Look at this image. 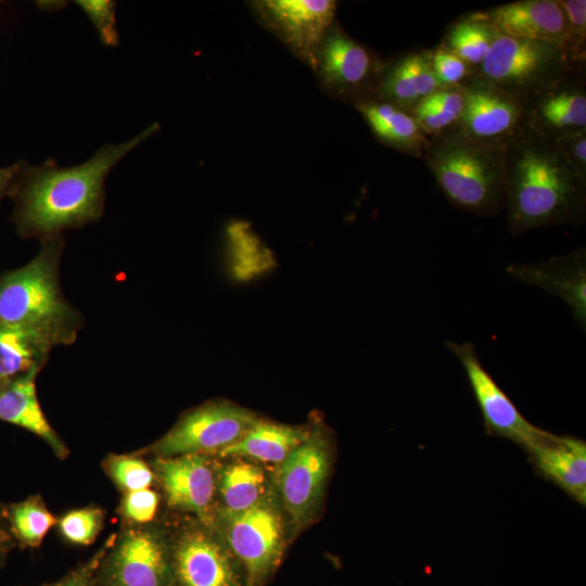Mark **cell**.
<instances>
[{
	"instance_id": "cell-38",
	"label": "cell",
	"mask_w": 586,
	"mask_h": 586,
	"mask_svg": "<svg viewBox=\"0 0 586 586\" xmlns=\"http://www.w3.org/2000/svg\"><path fill=\"white\" fill-rule=\"evenodd\" d=\"M15 546L16 543L3 515V504H0V570L5 565L9 553Z\"/></svg>"
},
{
	"instance_id": "cell-11",
	"label": "cell",
	"mask_w": 586,
	"mask_h": 586,
	"mask_svg": "<svg viewBox=\"0 0 586 586\" xmlns=\"http://www.w3.org/2000/svg\"><path fill=\"white\" fill-rule=\"evenodd\" d=\"M463 367L471 391L480 408L486 434L510 440L523 450L543 429L532 424L519 411L504 390L483 367L470 342H445Z\"/></svg>"
},
{
	"instance_id": "cell-15",
	"label": "cell",
	"mask_w": 586,
	"mask_h": 586,
	"mask_svg": "<svg viewBox=\"0 0 586 586\" xmlns=\"http://www.w3.org/2000/svg\"><path fill=\"white\" fill-rule=\"evenodd\" d=\"M536 474L586 505V443L572 435L542 430L524 449Z\"/></svg>"
},
{
	"instance_id": "cell-17",
	"label": "cell",
	"mask_w": 586,
	"mask_h": 586,
	"mask_svg": "<svg viewBox=\"0 0 586 586\" xmlns=\"http://www.w3.org/2000/svg\"><path fill=\"white\" fill-rule=\"evenodd\" d=\"M174 586H245L229 552L201 532L173 549Z\"/></svg>"
},
{
	"instance_id": "cell-13",
	"label": "cell",
	"mask_w": 586,
	"mask_h": 586,
	"mask_svg": "<svg viewBox=\"0 0 586 586\" xmlns=\"http://www.w3.org/2000/svg\"><path fill=\"white\" fill-rule=\"evenodd\" d=\"M524 128L549 140L586 131V66L525 102Z\"/></svg>"
},
{
	"instance_id": "cell-34",
	"label": "cell",
	"mask_w": 586,
	"mask_h": 586,
	"mask_svg": "<svg viewBox=\"0 0 586 586\" xmlns=\"http://www.w3.org/2000/svg\"><path fill=\"white\" fill-rule=\"evenodd\" d=\"M158 496L150 489L143 488L125 494L122 501V513L125 519L136 524L150 522L157 510Z\"/></svg>"
},
{
	"instance_id": "cell-21",
	"label": "cell",
	"mask_w": 586,
	"mask_h": 586,
	"mask_svg": "<svg viewBox=\"0 0 586 586\" xmlns=\"http://www.w3.org/2000/svg\"><path fill=\"white\" fill-rule=\"evenodd\" d=\"M38 373L30 371L0 380V421L35 434L63 459L68 450L40 406L36 390Z\"/></svg>"
},
{
	"instance_id": "cell-8",
	"label": "cell",
	"mask_w": 586,
	"mask_h": 586,
	"mask_svg": "<svg viewBox=\"0 0 586 586\" xmlns=\"http://www.w3.org/2000/svg\"><path fill=\"white\" fill-rule=\"evenodd\" d=\"M259 419L228 402H213L183 415L153 446L161 458L222 449L240 440Z\"/></svg>"
},
{
	"instance_id": "cell-9",
	"label": "cell",
	"mask_w": 586,
	"mask_h": 586,
	"mask_svg": "<svg viewBox=\"0 0 586 586\" xmlns=\"http://www.w3.org/2000/svg\"><path fill=\"white\" fill-rule=\"evenodd\" d=\"M226 542L245 570L246 586H260L278 565L283 532L278 512L263 498L242 511L224 509Z\"/></svg>"
},
{
	"instance_id": "cell-30",
	"label": "cell",
	"mask_w": 586,
	"mask_h": 586,
	"mask_svg": "<svg viewBox=\"0 0 586 586\" xmlns=\"http://www.w3.org/2000/svg\"><path fill=\"white\" fill-rule=\"evenodd\" d=\"M103 523L100 508L87 507L65 513L59 521L62 536L74 545L87 546L93 543Z\"/></svg>"
},
{
	"instance_id": "cell-2",
	"label": "cell",
	"mask_w": 586,
	"mask_h": 586,
	"mask_svg": "<svg viewBox=\"0 0 586 586\" xmlns=\"http://www.w3.org/2000/svg\"><path fill=\"white\" fill-rule=\"evenodd\" d=\"M512 234L586 218V176L555 141L523 129L505 146V209Z\"/></svg>"
},
{
	"instance_id": "cell-35",
	"label": "cell",
	"mask_w": 586,
	"mask_h": 586,
	"mask_svg": "<svg viewBox=\"0 0 586 586\" xmlns=\"http://www.w3.org/2000/svg\"><path fill=\"white\" fill-rule=\"evenodd\" d=\"M115 537V535H112L90 559L76 566L59 581L41 586H91L97 570L114 543Z\"/></svg>"
},
{
	"instance_id": "cell-26",
	"label": "cell",
	"mask_w": 586,
	"mask_h": 586,
	"mask_svg": "<svg viewBox=\"0 0 586 586\" xmlns=\"http://www.w3.org/2000/svg\"><path fill=\"white\" fill-rule=\"evenodd\" d=\"M8 527L22 548L39 547L56 520L39 496L3 505Z\"/></svg>"
},
{
	"instance_id": "cell-22",
	"label": "cell",
	"mask_w": 586,
	"mask_h": 586,
	"mask_svg": "<svg viewBox=\"0 0 586 586\" xmlns=\"http://www.w3.org/2000/svg\"><path fill=\"white\" fill-rule=\"evenodd\" d=\"M354 107L381 144L422 158L429 138L410 113L377 98L357 103Z\"/></svg>"
},
{
	"instance_id": "cell-12",
	"label": "cell",
	"mask_w": 586,
	"mask_h": 586,
	"mask_svg": "<svg viewBox=\"0 0 586 586\" xmlns=\"http://www.w3.org/2000/svg\"><path fill=\"white\" fill-rule=\"evenodd\" d=\"M462 88L464 106L455 127L466 136L505 148L524 129V101L476 74Z\"/></svg>"
},
{
	"instance_id": "cell-36",
	"label": "cell",
	"mask_w": 586,
	"mask_h": 586,
	"mask_svg": "<svg viewBox=\"0 0 586 586\" xmlns=\"http://www.w3.org/2000/svg\"><path fill=\"white\" fill-rule=\"evenodd\" d=\"M570 164L586 176V131L555 140Z\"/></svg>"
},
{
	"instance_id": "cell-23",
	"label": "cell",
	"mask_w": 586,
	"mask_h": 586,
	"mask_svg": "<svg viewBox=\"0 0 586 586\" xmlns=\"http://www.w3.org/2000/svg\"><path fill=\"white\" fill-rule=\"evenodd\" d=\"M53 347L42 334L0 320V380L40 372Z\"/></svg>"
},
{
	"instance_id": "cell-10",
	"label": "cell",
	"mask_w": 586,
	"mask_h": 586,
	"mask_svg": "<svg viewBox=\"0 0 586 586\" xmlns=\"http://www.w3.org/2000/svg\"><path fill=\"white\" fill-rule=\"evenodd\" d=\"M250 8L257 22L310 69L317 50L335 22L334 0H255Z\"/></svg>"
},
{
	"instance_id": "cell-31",
	"label": "cell",
	"mask_w": 586,
	"mask_h": 586,
	"mask_svg": "<svg viewBox=\"0 0 586 586\" xmlns=\"http://www.w3.org/2000/svg\"><path fill=\"white\" fill-rule=\"evenodd\" d=\"M430 60L440 88L461 87L475 74L464 61L441 46L430 49Z\"/></svg>"
},
{
	"instance_id": "cell-7",
	"label": "cell",
	"mask_w": 586,
	"mask_h": 586,
	"mask_svg": "<svg viewBox=\"0 0 586 586\" xmlns=\"http://www.w3.org/2000/svg\"><path fill=\"white\" fill-rule=\"evenodd\" d=\"M91 586H174L173 550L156 532L129 528L115 537Z\"/></svg>"
},
{
	"instance_id": "cell-33",
	"label": "cell",
	"mask_w": 586,
	"mask_h": 586,
	"mask_svg": "<svg viewBox=\"0 0 586 586\" xmlns=\"http://www.w3.org/2000/svg\"><path fill=\"white\" fill-rule=\"evenodd\" d=\"M566 22L570 48L586 56V1L557 0Z\"/></svg>"
},
{
	"instance_id": "cell-14",
	"label": "cell",
	"mask_w": 586,
	"mask_h": 586,
	"mask_svg": "<svg viewBox=\"0 0 586 586\" xmlns=\"http://www.w3.org/2000/svg\"><path fill=\"white\" fill-rule=\"evenodd\" d=\"M328 471L329 456L326 444L309 436L280 462L279 493L294 523L301 524L314 510Z\"/></svg>"
},
{
	"instance_id": "cell-29",
	"label": "cell",
	"mask_w": 586,
	"mask_h": 586,
	"mask_svg": "<svg viewBox=\"0 0 586 586\" xmlns=\"http://www.w3.org/2000/svg\"><path fill=\"white\" fill-rule=\"evenodd\" d=\"M103 467L112 481L125 493L149 488L154 474L140 458L127 455H110Z\"/></svg>"
},
{
	"instance_id": "cell-6",
	"label": "cell",
	"mask_w": 586,
	"mask_h": 586,
	"mask_svg": "<svg viewBox=\"0 0 586 586\" xmlns=\"http://www.w3.org/2000/svg\"><path fill=\"white\" fill-rule=\"evenodd\" d=\"M384 61L335 21L324 35L311 71L329 97L353 105L375 98Z\"/></svg>"
},
{
	"instance_id": "cell-37",
	"label": "cell",
	"mask_w": 586,
	"mask_h": 586,
	"mask_svg": "<svg viewBox=\"0 0 586 586\" xmlns=\"http://www.w3.org/2000/svg\"><path fill=\"white\" fill-rule=\"evenodd\" d=\"M27 165L26 161L21 160L10 166L0 167V201L12 194Z\"/></svg>"
},
{
	"instance_id": "cell-24",
	"label": "cell",
	"mask_w": 586,
	"mask_h": 586,
	"mask_svg": "<svg viewBox=\"0 0 586 586\" xmlns=\"http://www.w3.org/2000/svg\"><path fill=\"white\" fill-rule=\"evenodd\" d=\"M307 437L301 429L259 420L240 440L219 453L221 456H245L265 462H281Z\"/></svg>"
},
{
	"instance_id": "cell-19",
	"label": "cell",
	"mask_w": 586,
	"mask_h": 586,
	"mask_svg": "<svg viewBox=\"0 0 586 586\" xmlns=\"http://www.w3.org/2000/svg\"><path fill=\"white\" fill-rule=\"evenodd\" d=\"M440 89L430 49H412L384 61L375 98L408 113Z\"/></svg>"
},
{
	"instance_id": "cell-25",
	"label": "cell",
	"mask_w": 586,
	"mask_h": 586,
	"mask_svg": "<svg viewBox=\"0 0 586 586\" xmlns=\"http://www.w3.org/2000/svg\"><path fill=\"white\" fill-rule=\"evenodd\" d=\"M497 35L498 31L475 11L453 21L438 46L476 72Z\"/></svg>"
},
{
	"instance_id": "cell-1",
	"label": "cell",
	"mask_w": 586,
	"mask_h": 586,
	"mask_svg": "<svg viewBox=\"0 0 586 586\" xmlns=\"http://www.w3.org/2000/svg\"><path fill=\"white\" fill-rule=\"evenodd\" d=\"M153 124L128 141L104 144L87 162L60 167L55 161L25 168L10 198L20 237L40 241L99 220L104 211V181L112 168L155 131Z\"/></svg>"
},
{
	"instance_id": "cell-39",
	"label": "cell",
	"mask_w": 586,
	"mask_h": 586,
	"mask_svg": "<svg viewBox=\"0 0 586 586\" xmlns=\"http://www.w3.org/2000/svg\"><path fill=\"white\" fill-rule=\"evenodd\" d=\"M0 3H2V2L0 1Z\"/></svg>"
},
{
	"instance_id": "cell-4",
	"label": "cell",
	"mask_w": 586,
	"mask_h": 586,
	"mask_svg": "<svg viewBox=\"0 0 586 586\" xmlns=\"http://www.w3.org/2000/svg\"><path fill=\"white\" fill-rule=\"evenodd\" d=\"M422 160L451 205L481 216L504 212V146L473 140L453 127L429 139Z\"/></svg>"
},
{
	"instance_id": "cell-18",
	"label": "cell",
	"mask_w": 586,
	"mask_h": 586,
	"mask_svg": "<svg viewBox=\"0 0 586 586\" xmlns=\"http://www.w3.org/2000/svg\"><path fill=\"white\" fill-rule=\"evenodd\" d=\"M477 12L501 35L570 48L566 22L557 0H519Z\"/></svg>"
},
{
	"instance_id": "cell-27",
	"label": "cell",
	"mask_w": 586,
	"mask_h": 586,
	"mask_svg": "<svg viewBox=\"0 0 586 586\" xmlns=\"http://www.w3.org/2000/svg\"><path fill=\"white\" fill-rule=\"evenodd\" d=\"M464 106L463 88H440L409 113L416 119L423 133L430 139L455 127Z\"/></svg>"
},
{
	"instance_id": "cell-20",
	"label": "cell",
	"mask_w": 586,
	"mask_h": 586,
	"mask_svg": "<svg viewBox=\"0 0 586 586\" xmlns=\"http://www.w3.org/2000/svg\"><path fill=\"white\" fill-rule=\"evenodd\" d=\"M155 469L170 506L207 517L214 494V476L204 455L160 458Z\"/></svg>"
},
{
	"instance_id": "cell-32",
	"label": "cell",
	"mask_w": 586,
	"mask_h": 586,
	"mask_svg": "<svg viewBox=\"0 0 586 586\" xmlns=\"http://www.w3.org/2000/svg\"><path fill=\"white\" fill-rule=\"evenodd\" d=\"M75 3L86 13L99 33L103 44L117 47L119 35L116 26V2L111 0H78Z\"/></svg>"
},
{
	"instance_id": "cell-3",
	"label": "cell",
	"mask_w": 586,
	"mask_h": 586,
	"mask_svg": "<svg viewBox=\"0 0 586 586\" xmlns=\"http://www.w3.org/2000/svg\"><path fill=\"white\" fill-rule=\"evenodd\" d=\"M26 265L0 275V320L31 329L53 345L73 344L84 326L82 314L64 296L60 263L62 234L40 241Z\"/></svg>"
},
{
	"instance_id": "cell-28",
	"label": "cell",
	"mask_w": 586,
	"mask_h": 586,
	"mask_svg": "<svg viewBox=\"0 0 586 586\" xmlns=\"http://www.w3.org/2000/svg\"><path fill=\"white\" fill-rule=\"evenodd\" d=\"M219 488L226 505L225 509L242 511L264 498L265 475L255 464L237 462L224 469Z\"/></svg>"
},
{
	"instance_id": "cell-16",
	"label": "cell",
	"mask_w": 586,
	"mask_h": 586,
	"mask_svg": "<svg viewBox=\"0 0 586 586\" xmlns=\"http://www.w3.org/2000/svg\"><path fill=\"white\" fill-rule=\"evenodd\" d=\"M506 271L514 279L536 285L561 298L578 327H586V250L534 264H512Z\"/></svg>"
},
{
	"instance_id": "cell-5",
	"label": "cell",
	"mask_w": 586,
	"mask_h": 586,
	"mask_svg": "<svg viewBox=\"0 0 586 586\" xmlns=\"http://www.w3.org/2000/svg\"><path fill=\"white\" fill-rule=\"evenodd\" d=\"M582 65L586 56L564 44L498 33L475 74L526 102Z\"/></svg>"
}]
</instances>
